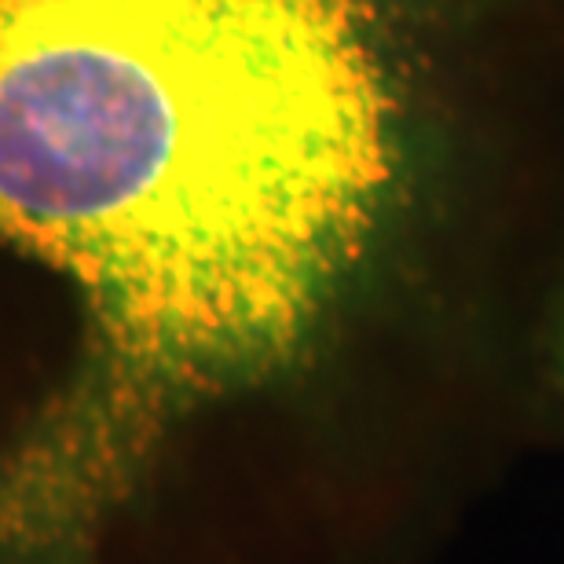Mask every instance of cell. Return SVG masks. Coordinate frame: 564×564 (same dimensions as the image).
Listing matches in <instances>:
<instances>
[{
	"label": "cell",
	"mask_w": 564,
	"mask_h": 564,
	"mask_svg": "<svg viewBox=\"0 0 564 564\" xmlns=\"http://www.w3.org/2000/svg\"><path fill=\"white\" fill-rule=\"evenodd\" d=\"M400 180L378 0H0V239L85 323L0 447V564H82L180 414L297 364Z\"/></svg>",
	"instance_id": "obj_1"
},
{
	"label": "cell",
	"mask_w": 564,
	"mask_h": 564,
	"mask_svg": "<svg viewBox=\"0 0 564 564\" xmlns=\"http://www.w3.org/2000/svg\"><path fill=\"white\" fill-rule=\"evenodd\" d=\"M561 326H564V323H561Z\"/></svg>",
	"instance_id": "obj_2"
}]
</instances>
